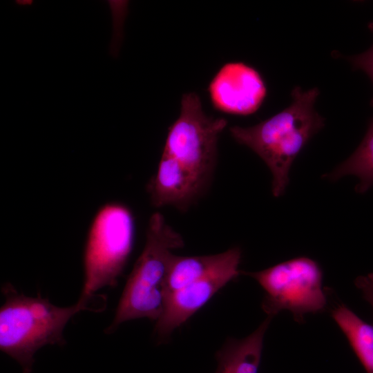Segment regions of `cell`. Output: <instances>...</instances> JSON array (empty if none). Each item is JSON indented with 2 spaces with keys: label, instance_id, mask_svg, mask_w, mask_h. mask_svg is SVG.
<instances>
[{
  "label": "cell",
  "instance_id": "cell-12",
  "mask_svg": "<svg viewBox=\"0 0 373 373\" xmlns=\"http://www.w3.org/2000/svg\"><path fill=\"white\" fill-rule=\"evenodd\" d=\"M346 175H354L358 179L355 187L358 193L367 192L373 186V117L355 151L325 177L330 181H336Z\"/></svg>",
  "mask_w": 373,
  "mask_h": 373
},
{
  "label": "cell",
  "instance_id": "cell-7",
  "mask_svg": "<svg viewBox=\"0 0 373 373\" xmlns=\"http://www.w3.org/2000/svg\"><path fill=\"white\" fill-rule=\"evenodd\" d=\"M207 91L216 110L233 115L254 113L267 95L259 72L241 61L223 64L209 82Z\"/></svg>",
  "mask_w": 373,
  "mask_h": 373
},
{
  "label": "cell",
  "instance_id": "cell-6",
  "mask_svg": "<svg viewBox=\"0 0 373 373\" xmlns=\"http://www.w3.org/2000/svg\"><path fill=\"white\" fill-rule=\"evenodd\" d=\"M243 274L255 279L264 289L262 306L267 316L274 317L287 310L300 323L306 314L320 312L326 307L322 269L312 258L297 257L259 271Z\"/></svg>",
  "mask_w": 373,
  "mask_h": 373
},
{
  "label": "cell",
  "instance_id": "cell-8",
  "mask_svg": "<svg viewBox=\"0 0 373 373\" xmlns=\"http://www.w3.org/2000/svg\"><path fill=\"white\" fill-rule=\"evenodd\" d=\"M240 260H234L217 271L165 297L164 307L156 321L155 331L160 337L169 335L204 306L212 296L239 274Z\"/></svg>",
  "mask_w": 373,
  "mask_h": 373
},
{
  "label": "cell",
  "instance_id": "cell-11",
  "mask_svg": "<svg viewBox=\"0 0 373 373\" xmlns=\"http://www.w3.org/2000/svg\"><path fill=\"white\" fill-rule=\"evenodd\" d=\"M332 316L367 373H373V325L361 318L344 305L336 307Z\"/></svg>",
  "mask_w": 373,
  "mask_h": 373
},
{
  "label": "cell",
  "instance_id": "cell-14",
  "mask_svg": "<svg viewBox=\"0 0 373 373\" xmlns=\"http://www.w3.org/2000/svg\"><path fill=\"white\" fill-rule=\"evenodd\" d=\"M354 284L373 310V272L358 276L354 280Z\"/></svg>",
  "mask_w": 373,
  "mask_h": 373
},
{
  "label": "cell",
  "instance_id": "cell-10",
  "mask_svg": "<svg viewBox=\"0 0 373 373\" xmlns=\"http://www.w3.org/2000/svg\"><path fill=\"white\" fill-rule=\"evenodd\" d=\"M272 318L267 316L249 336L227 341L217 354L215 373H258L264 336Z\"/></svg>",
  "mask_w": 373,
  "mask_h": 373
},
{
  "label": "cell",
  "instance_id": "cell-1",
  "mask_svg": "<svg viewBox=\"0 0 373 373\" xmlns=\"http://www.w3.org/2000/svg\"><path fill=\"white\" fill-rule=\"evenodd\" d=\"M227 124L224 117L204 112L195 93L182 96L180 115L169 128L157 172L147 184L153 205L185 211L196 200L211 178Z\"/></svg>",
  "mask_w": 373,
  "mask_h": 373
},
{
  "label": "cell",
  "instance_id": "cell-13",
  "mask_svg": "<svg viewBox=\"0 0 373 373\" xmlns=\"http://www.w3.org/2000/svg\"><path fill=\"white\" fill-rule=\"evenodd\" d=\"M368 28L373 34V21L369 23ZM346 59L350 63L354 70H359L364 72L370 77L373 84V44L364 52L346 57ZM371 106L373 107V97L371 100Z\"/></svg>",
  "mask_w": 373,
  "mask_h": 373
},
{
  "label": "cell",
  "instance_id": "cell-9",
  "mask_svg": "<svg viewBox=\"0 0 373 373\" xmlns=\"http://www.w3.org/2000/svg\"><path fill=\"white\" fill-rule=\"evenodd\" d=\"M241 254L239 247L207 256H178L173 254L166 278V296L217 271L234 260H240Z\"/></svg>",
  "mask_w": 373,
  "mask_h": 373
},
{
  "label": "cell",
  "instance_id": "cell-4",
  "mask_svg": "<svg viewBox=\"0 0 373 373\" xmlns=\"http://www.w3.org/2000/svg\"><path fill=\"white\" fill-rule=\"evenodd\" d=\"M181 235L159 212L149 219L146 243L130 274L112 323L105 332H113L122 323L148 318L157 320L166 296V278L173 251L182 247Z\"/></svg>",
  "mask_w": 373,
  "mask_h": 373
},
{
  "label": "cell",
  "instance_id": "cell-5",
  "mask_svg": "<svg viewBox=\"0 0 373 373\" xmlns=\"http://www.w3.org/2000/svg\"><path fill=\"white\" fill-rule=\"evenodd\" d=\"M134 237L135 220L128 207L110 202L98 210L86 242L79 300L87 305L95 292L116 286L131 253Z\"/></svg>",
  "mask_w": 373,
  "mask_h": 373
},
{
  "label": "cell",
  "instance_id": "cell-2",
  "mask_svg": "<svg viewBox=\"0 0 373 373\" xmlns=\"http://www.w3.org/2000/svg\"><path fill=\"white\" fill-rule=\"evenodd\" d=\"M319 93L316 87L304 90L296 86L291 104L280 113L251 126L229 129L238 143L252 150L269 169L274 197L284 193L294 160L325 125L314 106Z\"/></svg>",
  "mask_w": 373,
  "mask_h": 373
},
{
  "label": "cell",
  "instance_id": "cell-3",
  "mask_svg": "<svg viewBox=\"0 0 373 373\" xmlns=\"http://www.w3.org/2000/svg\"><path fill=\"white\" fill-rule=\"evenodd\" d=\"M5 302L0 308V350L31 373L36 352L47 345H64V330L78 312L89 309L82 301L59 307L38 294L28 296L10 283L2 287Z\"/></svg>",
  "mask_w": 373,
  "mask_h": 373
}]
</instances>
